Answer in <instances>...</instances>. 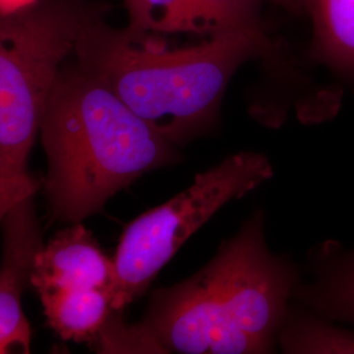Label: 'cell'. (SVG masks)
Wrapping results in <instances>:
<instances>
[{"label":"cell","mask_w":354,"mask_h":354,"mask_svg":"<svg viewBox=\"0 0 354 354\" xmlns=\"http://www.w3.org/2000/svg\"><path fill=\"white\" fill-rule=\"evenodd\" d=\"M299 279L269 250L259 210L198 273L155 291L136 329L147 353H269Z\"/></svg>","instance_id":"6da1fadb"},{"label":"cell","mask_w":354,"mask_h":354,"mask_svg":"<svg viewBox=\"0 0 354 354\" xmlns=\"http://www.w3.org/2000/svg\"><path fill=\"white\" fill-rule=\"evenodd\" d=\"M37 1L38 0H0V13L8 15L17 12L36 4Z\"/></svg>","instance_id":"5bb4252c"},{"label":"cell","mask_w":354,"mask_h":354,"mask_svg":"<svg viewBox=\"0 0 354 354\" xmlns=\"http://www.w3.org/2000/svg\"><path fill=\"white\" fill-rule=\"evenodd\" d=\"M277 344L285 353H354V332L289 307Z\"/></svg>","instance_id":"7c38bea8"},{"label":"cell","mask_w":354,"mask_h":354,"mask_svg":"<svg viewBox=\"0 0 354 354\" xmlns=\"http://www.w3.org/2000/svg\"><path fill=\"white\" fill-rule=\"evenodd\" d=\"M273 176L263 153L236 152L198 174L192 185L169 201L127 225L114 254L106 291L114 311L122 313L150 286L190 236L222 209Z\"/></svg>","instance_id":"5b68a950"},{"label":"cell","mask_w":354,"mask_h":354,"mask_svg":"<svg viewBox=\"0 0 354 354\" xmlns=\"http://www.w3.org/2000/svg\"><path fill=\"white\" fill-rule=\"evenodd\" d=\"M313 24L311 55L332 73L354 80V0H298Z\"/></svg>","instance_id":"30bf717a"},{"label":"cell","mask_w":354,"mask_h":354,"mask_svg":"<svg viewBox=\"0 0 354 354\" xmlns=\"http://www.w3.org/2000/svg\"><path fill=\"white\" fill-rule=\"evenodd\" d=\"M41 228L29 197L4 219L0 261V354L15 348L30 352L32 332L23 310V292L30 283L35 259L42 247Z\"/></svg>","instance_id":"52a82bcc"},{"label":"cell","mask_w":354,"mask_h":354,"mask_svg":"<svg viewBox=\"0 0 354 354\" xmlns=\"http://www.w3.org/2000/svg\"><path fill=\"white\" fill-rule=\"evenodd\" d=\"M272 51L263 23L169 48L156 36L114 28L95 6L74 59L178 147L214 129L234 74Z\"/></svg>","instance_id":"7a4b0ae2"},{"label":"cell","mask_w":354,"mask_h":354,"mask_svg":"<svg viewBox=\"0 0 354 354\" xmlns=\"http://www.w3.org/2000/svg\"><path fill=\"white\" fill-rule=\"evenodd\" d=\"M272 1H276V3L282 4V6L290 7L292 10H301V7H299V1H298V0H272Z\"/></svg>","instance_id":"9a60e30c"},{"label":"cell","mask_w":354,"mask_h":354,"mask_svg":"<svg viewBox=\"0 0 354 354\" xmlns=\"http://www.w3.org/2000/svg\"><path fill=\"white\" fill-rule=\"evenodd\" d=\"M311 279H299L292 299L329 322L354 324V248L337 243L315 247L310 254Z\"/></svg>","instance_id":"9c48e42d"},{"label":"cell","mask_w":354,"mask_h":354,"mask_svg":"<svg viewBox=\"0 0 354 354\" xmlns=\"http://www.w3.org/2000/svg\"><path fill=\"white\" fill-rule=\"evenodd\" d=\"M39 183L29 172L19 176H0V223L15 206L36 194Z\"/></svg>","instance_id":"4fadbf2b"},{"label":"cell","mask_w":354,"mask_h":354,"mask_svg":"<svg viewBox=\"0 0 354 354\" xmlns=\"http://www.w3.org/2000/svg\"><path fill=\"white\" fill-rule=\"evenodd\" d=\"M50 328L64 342L95 344L114 313L106 289H71L41 295Z\"/></svg>","instance_id":"8fae6325"},{"label":"cell","mask_w":354,"mask_h":354,"mask_svg":"<svg viewBox=\"0 0 354 354\" xmlns=\"http://www.w3.org/2000/svg\"><path fill=\"white\" fill-rule=\"evenodd\" d=\"M134 36L188 35L201 39L218 37L261 24L263 0H122Z\"/></svg>","instance_id":"8992f818"},{"label":"cell","mask_w":354,"mask_h":354,"mask_svg":"<svg viewBox=\"0 0 354 354\" xmlns=\"http://www.w3.org/2000/svg\"><path fill=\"white\" fill-rule=\"evenodd\" d=\"M93 7L89 0H38L0 13V176L28 172L51 88Z\"/></svg>","instance_id":"277c9868"},{"label":"cell","mask_w":354,"mask_h":354,"mask_svg":"<svg viewBox=\"0 0 354 354\" xmlns=\"http://www.w3.org/2000/svg\"><path fill=\"white\" fill-rule=\"evenodd\" d=\"M113 261L82 223L68 225L35 259L30 285L38 295L71 289H108Z\"/></svg>","instance_id":"ba28073f"},{"label":"cell","mask_w":354,"mask_h":354,"mask_svg":"<svg viewBox=\"0 0 354 354\" xmlns=\"http://www.w3.org/2000/svg\"><path fill=\"white\" fill-rule=\"evenodd\" d=\"M71 58L39 127L48 158L45 194L51 214L68 225L100 213L142 175L181 159L177 146Z\"/></svg>","instance_id":"3957f363"}]
</instances>
